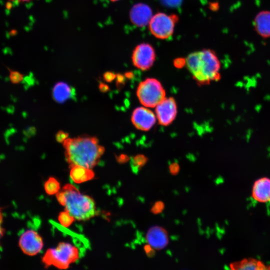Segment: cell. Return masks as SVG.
I'll return each mask as SVG.
<instances>
[{"label": "cell", "mask_w": 270, "mask_h": 270, "mask_svg": "<svg viewBox=\"0 0 270 270\" xmlns=\"http://www.w3.org/2000/svg\"><path fill=\"white\" fill-rule=\"evenodd\" d=\"M8 72L9 78L12 83L17 84L23 80L24 74L20 72L11 69H8Z\"/></svg>", "instance_id": "cell-21"}, {"label": "cell", "mask_w": 270, "mask_h": 270, "mask_svg": "<svg viewBox=\"0 0 270 270\" xmlns=\"http://www.w3.org/2000/svg\"><path fill=\"white\" fill-rule=\"evenodd\" d=\"M144 250L146 256L150 258H153L156 254V250L150 244H146L144 246Z\"/></svg>", "instance_id": "cell-23"}, {"label": "cell", "mask_w": 270, "mask_h": 270, "mask_svg": "<svg viewBox=\"0 0 270 270\" xmlns=\"http://www.w3.org/2000/svg\"><path fill=\"white\" fill-rule=\"evenodd\" d=\"M131 120L136 128L146 131L150 130L154 125L156 121V116L149 109L139 107L134 110Z\"/></svg>", "instance_id": "cell-10"}, {"label": "cell", "mask_w": 270, "mask_h": 270, "mask_svg": "<svg viewBox=\"0 0 270 270\" xmlns=\"http://www.w3.org/2000/svg\"><path fill=\"white\" fill-rule=\"evenodd\" d=\"M166 3L170 5H176L178 4L180 0H164Z\"/></svg>", "instance_id": "cell-31"}, {"label": "cell", "mask_w": 270, "mask_h": 270, "mask_svg": "<svg viewBox=\"0 0 270 270\" xmlns=\"http://www.w3.org/2000/svg\"><path fill=\"white\" fill-rule=\"evenodd\" d=\"M152 16L150 8L142 3L134 4L130 12L131 22L134 25L139 27L144 26L148 24Z\"/></svg>", "instance_id": "cell-12"}, {"label": "cell", "mask_w": 270, "mask_h": 270, "mask_svg": "<svg viewBox=\"0 0 270 270\" xmlns=\"http://www.w3.org/2000/svg\"><path fill=\"white\" fill-rule=\"evenodd\" d=\"M63 146L70 167L78 165L92 168L98 164L105 150L96 138L90 136L68 138Z\"/></svg>", "instance_id": "cell-1"}, {"label": "cell", "mask_w": 270, "mask_h": 270, "mask_svg": "<svg viewBox=\"0 0 270 270\" xmlns=\"http://www.w3.org/2000/svg\"><path fill=\"white\" fill-rule=\"evenodd\" d=\"M72 94L70 87L64 82L56 83L52 90L54 100L58 102H64L70 98Z\"/></svg>", "instance_id": "cell-17"}, {"label": "cell", "mask_w": 270, "mask_h": 270, "mask_svg": "<svg viewBox=\"0 0 270 270\" xmlns=\"http://www.w3.org/2000/svg\"><path fill=\"white\" fill-rule=\"evenodd\" d=\"M178 18L175 14L158 12L151 18L149 29L151 34L160 39H167L172 36Z\"/></svg>", "instance_id": "cell-6"}, {"label": "cell", "mask_w": 270, "mask_h": 270, "mask_svg": "<svg viewBox=\"0 0 270 270\" xmlns=\"http://www.w3.org/2000/svg\"><path fill=\"white\" fill-rule=\"evenodd\" d=\"M255 31L262 38H270V10L258 12L254 20Z\"/></svg>", "instance_id": "cell-14"}, {"label": "cell", "mask_w": 270, "mask_h": 270, "mask_svg": "<svg viewBox=\"0 0 270 270\" xmlns=\"http://www.w3.org/2000/svg\"><path fill=\"white\" fill-rule=\"evenodd\" d=\"M116 78L118 84H122L124 82V77L122 74H116Z\"/></svg>", "instance_id": "cell-30"}, {"label": "cell", "mask_w": 270, "mask_h": 270, "mask_svg": "<svg viewBox=\"0 0 270 270\" xmlns=\"http://www.w3.org/2000/svg\"><path fill=\"white\" fill-rule=\"evenodd\" d=\"M165 208L164 203L162 200L156 202L150 209V212L154 214L162 213Z\"/></svg>", "instance_id": "cell-22"}, {"label": "cell", "mask_w": 270, "mask_h": 270, "mask_svg": "<svg viewBox=\"0 0 270 270\" xmlns=\"http://www.w3.org/2000/svg\"><path fill=\"white\" fill-rule=\"evenodd\" d=\"M146 240L156 250L164 248L169 243L168 234L164 228L154 226H151L147 231Z\"/></svg>", "instance_id": "cell-11"}, {"label": "cell", "mask_w": 270, "mask_h": 270, "mask_svg": "<svg viewBox=\"0 0 270 270\" xmlns=\"http://www.w3.org/2000/svg\"><path fill=\"white\" fill-rule=\"evenodd\" d=\"M2 214L0 210V240L2 238L4 234V230L2 226Z\"/></svg>", "instance_id": "cell-32"}, {"label": "cell", "mask_w": 270, "mask_h": 270, "mask_svg": "<svg viewBox=\"0 0 270 270\" xmlns=\"http://www.w3.org/2000/svg\"><path fill=\"white\" fill-rule=\"evenodd\" d=\"M18 246L22 252L29 256H34L40 252L44 246L42 236L32 230L25 231L20 236Z\"/></svg>", "instance_id": "cell-8"}, {"label": "cell", "mask_w": 270, "mask_h": 270, "mask_svg": "<svg viewBox=\"0 0 270 270\" xmlns=\"http://www.w3.org/2000/svg\"><path fill=\"white\" fill-rule=\"evenodd\" d=\"M99 89L102 92H106L109 90V87L104 83H100L99 85Z\"/></svg>", "instance_id": "cell-29"}, {"label": "cell", "mask_w": 270, "mask_h": 270, "mask_svg": "<svg viewBox=\"0 0 270 270\" xmlns=\"http://www.w3.org/2000/svg\"><path fill=\"white\" fill-rule=\"evenodd\" d=\"M156 113L160 124L164 126L170 124L177 114V106L174 99L165 98L156 106Z\"/></svg>", "instance_id": "cell-9"}, {"label": "cell", "mask_w": 270, "mask_h": 270, "mask_svg": "<svg viewBox=\"0 0 270 270\" xmlns=\"http://www.w3.org/2000/svg\"><path fill=\"white\" fill-rule=\"evenodd\" d=\"M75 220V218L66 210L60 212L58 216V222L65 228L70 226Z\"/></svg>", "instance_id": "cell-20"}, {"label": "cell", "mask_w": 270, "mask_h": 270, "mask_svg": "<svg viewBox=\"0 0 270 270\" xmlns=\"http://www.w3.org/2000/svg\"><path fill=\"white\" fill-rule=\"evenodd\" d=\"M132 76V74L130 72H128L126 74V76L128 78H130Z\"/></svg>", "instance_id": "cell-35"}, {"label": "cell", "mask_w": 270, "mask_h": 270, "mask_svg": "<svg viewBox=\"0 0 270 270\" xmlns=\"http://www.w3.org/2000/svg\"><path fill=\"white\" fill-rule=\"evenodd\" d=\"M58 202L64 207L76 220L86 221L97 214L96 203L90 196L82 193L71 184L64 185L56 194Z\"/></svg>", "instance_id": "cell-2"}, {"label": "cell", "mask_w": 270, "mask_h": 270, "mask_svg": "<svg viewBox=\"0 0 270 270\" xmlns=\"http://www.w3.org/2000/svg\"><path fill=\"white\" fill-rule=\"evenodd\" d=\"M70 168V178L76 184L88 182L94 177V172L92 168L78 165L72 166Z\"/></svg>", "instance_id": "cell-16"}, {"label": "cell", "mask_w": 270, "mask_h": 270, "mask_svg": "<svg viewBox=\"0 0 270 270\" xmlns=\"http://www.w3.org/2000/svg\"><path fill=\"white\" fill-rule=\"evenodd\" d=\"M136 94L140 103L150 108L156 107L166 96L162 84L154 78H148L141 82L138 86Z\"/></svg>", "instance_id": "cell-5"}, {"label": "cell", "mask_w": 270, "mask_h": 270, "mask_svg": "<svg viewBox=\"0 0 270 270\" xmlns=\"http://www.w3.org/2000/svg\"><path fill=\"white\" fill-rule=\"evenodd\" d=\"M252 197L260 202L270 201V178L263 177L254 182L252 188Z\"/></svg>", "instance_id": "cell-13"}, {"label": "cell", "mask_w": 270, "mask_h": 270, "mask_svg": "<svg viewBox=\"0 0 270 270\" xmlns=\"http://www.w3.org/2000/svg\"><path fill=\"white\" fill-rule=\"evenodd\" d=\"M168 170L172 175L176 176L180 172V166L178 162H174L170 164Z\"/></svg>", "instance_id": "cell-24"}, {"label": "cell", "mask_w": 270, "mask_h": 270, "mask_svg": "<svg viewBox=\"0 0 270 270\" xmlns=\"http://www.w3.org/2000/svg\"><path fill=\"white\" fill-rule=\"evenodd\" d=\"M116 74L113 72H107L104 74V78L106 82H111L116 78Z\"/></svg>", "instance_id": "cell-26"}, {"label": "cell", "mask_w": 270, "mask_h": 270, "mask_svg": "<svg viewBox=\"0 0 270 270\" xmlns=\"http://www.w3.org/2000/svg\"><path fill=\"white\" fill-rule=\"evenodd\" d=\"M148 160V158L142 154H138L134 156L131 160V166L134 172L137 173L144 166Z\"/></svg>", "instance_id": "cell-19"}, {"label": "cell", "mask_w": 270, "mask_h": 270, "mask_svg": "<svg viewBox=\"0 0 270 270\" xmlns=\"http://www.w3.org/2000/svg\"><path fill=\"white\" fill-rule=\"evenodd\" d=\"M130 158L126 154H120L117 158V160L118 162L124 163L128 161Z\"/></svg>", "instance_id": "cell-28"}, {"label": "cell", "mask_w": 270, "mask_h": 270, "mask_svg": "<svg viewBox=\"0 0 270 270\" xmlns=\"http://www.w3.org/2000/svg\"><path fill=\"white\" fill-rule=\"evenodd\" d=\"M80 258L78 248L66 242H60L57 246L48 249L42 257L46 268L53 266L60 270L68 269Z\"/></svg>", "instance_id": "cell-4"}, {"label": "cell", "mask_w": 270, "mask_h": 270, "mask_svg": "<svg viewBox=\"0 0 270 270\" xmlns=\"http://www.w3.org/2000/svg\"><path fill=\"white\" fill-rule=\"evenodd\" d=\"M110 1L112 2H117L119 0H110Z\"/></svg>", "instance_id": "cell-36"}, {"label": "cell", "mask_w": 270, "mask_h": 270, "mask_svg": "<svg viewBox=\"0 0 270 270\" xmlns=\"http://www.w3.org/2000/svg\"><path fill=\"white\" fill-rule=\"evenodd\" d=\"M8 0L10 1V2L16 0L19 2L24 3V2H30L32 0Z\"/></svg>", "instance_id": "cell-34"}, {"label": "cell", "mask_w": 270, "mask_h": 270, "mask_svg": "<svg viewBox=\"0 0 270 270\" xmlns=\"http://www.w3.org/2000/svg\"><path fill=\"white\" fill-rule=\"evenodd\" d=\"M68 134L66 132L60 130L56 136V140L59 142H63L66 138H68Z\"/></svg>", "instance_id": "cell-25"}, {"label": "cell", "mask_w": 270, "mask_h": 270, "mask_svg": "<svg viewBox=\"0 0 270 270\" xmlns=\"http://www.w3.org/2000/svg\"><path fill=\"white\" fill-rule=\"evenodd\" d=\"M210 8L212 10H217L218 8V2H214L211 4Z\"/></svg>", "instance_id": "cell-33"}, {"label": "cell", "mask_w": 270, "mask_h": 270, "mask_svg": "<svg viewBox=\"0 0 270 270\" xmlns=\"http://www.w3.org/2000/svg\"><path fill=\"white\" fill-rule=\"evenodd\" d=\"M156 53L152 46L148 43L138 44L134 50L132 60L133 64L138 68L146 70L153 65Z\"/></svg>", "instance_id": "cell-7"}, {"label": "cell", "mask_w": 270, "mask_h": 270, "mask_svg": "<svg viewBox=\"0 0 270 270\" xmlns=\"http://www.w3.org/2000/svg\"><path fill=\"white\" fill-rule=\"evenodd\" d=\"M186 62L187 68L199 84H208L212 81L220 79V62L212 50L192 52L186 58Z\"/></svg>", "instance_id": "cell-3"}, {"label": "cell", "mask_w": 270, "mask_h": 270, "mask_svg": "<svg viewBox=\"0 0 270 270\" xmlns=\"http://www.w3.org/2000/svg\"><path fill=\"white\" fill-rule=\"evenodd\" d=\"M230 268L232 270H270V266L254 258H244L232 262Z\"/></svg>", "instance_id": "cell-15"}, {"label": "cell", "mask_w": 270, "mask_h": 270, "mask_svg": "<svg viewBox=\"0 0 270 270\" xmlns=\"http://www.w3.org/2000/svg\"><path fill=\"white\" fill-rule=\"evenodd\" d=\"M44 190L48 195H56L61 190L60 183L55 178L50 177L44 184Z\"/></svg>", "instance_id": "cell-18"}, {"label": "cell", "mask_w": 270, "mask_h": 270, "mask_svg": "<svg viewBox=\"0 0 270 270\" xmlns=\"http://www.w3.org/2000/svg\"><path fill=\"white\" fill-rule=\"evenodd\" d=\"M186 59L178 58L174 60V66L178 68H182L186 66Z\"/></svg>", "instance_id": "cell-27"}]
</instances>
